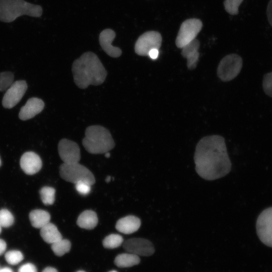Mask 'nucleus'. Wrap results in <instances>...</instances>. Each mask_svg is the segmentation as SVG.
Segmentation results:
<instances>
[{
  "mask_svg": "<svg viewBox=\"0 0 272 272\" xmlns=\"http://www.w3.org/2000/svg\"><path fill=\"white\" fill-rule=\"evenodd\" d=\"M77 272H85V271H84L83 270H79V271H78Z\"/></svg>",
  "mask_w": 272,
  "mask_h": 272,
  "instance_id": "nucleus-39",
  "label": "nucleus"
},
{
  "mask_svg": "<svg viewBox=\"0 0 272 272\" xmlns=\"http://www.w3.org/2000/svg\"><path fill=\"white\" fill-rule=\"evenodd\" d=\"M1 165V159H0V166Z\"/></svg>",
  "mask_w": 272,
  "mask_h": 272,
  "instance_id": "nucleus-42",
  "label": "nucleus"
},
{
  "mask_svg": "<svg viewBox=\"0 0 272 272\" xmlns=\"http://www.w3.org/2000/svg\"><path fill=\"white\" fill-rule=\"evenodd\" d=\"M55 190L54 188L44 186L40 190L41 199L45 205H51L55 200Z\"/></svg>",
  "mask_w": 272,
  "mask_h": 272,
  "instance_id": "nucleus-24",
  "label": "nucleus"
},
{
  "mask_svg": "<svg viewBox=\"0 0 272 272\" xmlns=\"http://www.w3.org/2000/svg\"><path fill=\"white\" fill-rule=\"evenodd\" d=\"M72 70L76 85L81 89L87 88L91 85L102 84L107 75L98 57L90 51L83 53L76 59Z\"/></svg>",
  "mask_w": 272,
  "mask_h": 272,
  "instance_id": "nucleus-2",
  "label": "nucleus"
},
{
  "mask_svg": "<svg viewBox=\"0 0 272 272\" xmlns=\"http://www.w3.org/2000/svg\"><path fill=\"white\" fill-rule=\"evenodd\" d=\"M109 272H117V271H115V270H111V271H109Z\"/></svg>",
  "mask_w": 272,
  "mask_h": 272,
  "instance_id": "nucleus-40",
  "label": "nucleus"
},
{
  "mask_svg": "<svg viewBox=\"0 0 272 272\" xmlns=\"http://www.w3.org/2000/svg\"><path fill=\"white\" fill-rule=\"evenodd\" d=\"M44 103L38 98L28 99L24 106L20 109L19 117L22 120H26L34 117L43 109Z\"/></svg>",
  "mask_w": 272,
  "mask_h": 272,
  "instance_id": "nucleus-15",
  "label": "nucleus"
},
{
  "mask_svg": "<svg viewBox=\"0 0 272 272\" xmlns=\"http://www.w3.org/2000/svg\"><path fill=\"white\" fill-rule=\"evenodd\" d=\"M13 74L10 72L0 73V91L7 90L14 82Z\"/></svg>",
  "mask_w": 272,
  "mask_h": 272,
  "instance_id": "nucleus-26",
  "label": "nucleus"
},
{
  "mask_svg": "<svg viewBox=\"0 0 272 272\" xmlns=\"http://www.w3.org/2000/svg\"><path fill=\"white\" fill-rule=\"evenodd\" d=\"M199 45V41L194 39L181 48V54L187 59V65L189 69H194L197 65L199 56L198 51Z\"/></svg>",
  "mask_w": 272,
  "mask_h": 272,
  "instance_id": "nucleus-16",
  "label": "nucleus"
},
{
  "mask_svg": "<svg viewBox=\"0 0 272 272\" xmlns=\"http://www.w3.org/2000/svg\"><path fill=\"white\" fill-rule=\"evenodd\" d=\"M42 8L24 0H0V21L10 23L24 15L40 17Z\"/></svg>",
  "mask_w": 272,
  "mask_h": 272,
  "instance_id": "nucleus-4",
  "label": "nucleus"
},
{
  "mask_svg": "<svg viewBox=\"0 0 272 272\" xmlns=\"http://www.w3.org/2000/svg\"><path fill=\"white\" fill-rule=\"evenodd\" d=\"M1 227H1V225H0V233H1V231H2V228H1Z\"/></svg>",
  "mask_w": 272,
  "mask_h": 272,
  "instance_id": "nucleus-41",
  "label": "nucleus"
},
{
  "mask_svg": "<svg viewBox=\"0 0 272 272\" xmlns=\"http://www.w3.org/2000/svg\"><path fill=\"white\" fill-rule=\"evenodd\" d=\"M14 222V216L7 209L0 210V225L1 227H9L13 224Z\"/></svg>",
  "mask_w": 272,
  "mask_h": 272,
  "instance_id": "nucleus-27",
  "label": "nucleus"
},
{
  "mask_svg": "<svg viewBox=\"0 0 272 272\" xmlns=\"http://www.w3.org/2000/svg\"><path fill=\"white\" fill-rule=\"evenodd\" d=\"M29 219L33 227L40 229L49 223L50 215L46 211L34 210L30 213Z\"/></svg>",
  "mask_w": 272,
  "mask_h": 272,
  "instance_id": "nucleus-20",
  "label": "nucleus"
},
{
  "mask_svg": "<svg viewBox=\"0 0 272 272\" xmlns=\"http://www.w3.org/2000/svg\"><path fill=\"white\" fill-rule=\"evenodd\" d=\"M91 185L89 183L81 181L75 184V188L77 191L82 195H87L91 191Z\"/></svg>",
  "mask_w": 272,
  "mask_h": 272,
  "instance_id": "nucleus-30",
  "label": "nucleus"
},
{
  "mask_svg": "<svg viewBox=\"0 0 272 272\" xmlns=\"http://www.w3.org/2000/svg\"><path fill=\"white\" fill-rule=\"evenodd\" d=\"M105 156L106 157V158H109L110 156V153H109V152H107L106 153H105Z\"/></svg>",
  "mask_w": 272,
  "mask_h": 272,
  "instance_id": "nucleus-37",
  "label": "nucleus"
},
{
  "mask_svg": "<svg viewBox=\"0 0 272 272\" xmlns=\"http://www.w3.org/2000/svg\"><path fill=\"white\" fill-rule=\"evenodd\" d=\"M115 35L114 31L110 29L104 30L99 35V42L101 47L108 55L114 58L118 57L122 53L119 47L112 45Z\"/></svg>",
  "mask_w": 272,
  "mask_h": 272,
  "instance_id": "nucleus-14",
  "label": "nucleus"
},
{
  "mask_svg": "<svg viewBox=\"0 0 272 272\" xmlns=\"http://www.w3.org/2000/svg\"><path fill=\"white\" fill-rule=\"evenodd\" d=\"M123 247L128 252L138 256H149L155 252L152 243L142 238H133L127 240L124 242Z\"/></svg>",
  "mask_w": 272,
  "mask_h": 272,
  "instance_id": "nucleus-12",
  "label": "nucleus"
},
{
  "mask_svg": "<svg viewBox=\"0 0 272 272\" xmlns=\"http://www.w3.org/2000/svg\"><path fill=\"white\" fill-rule=\"evenodd\" d=\"M98 221V217L95 212L86 210L79 215L77 224L81 228L91 230L97 226Z\"/></svg>",
  "mask_w": 272,
  "mask_h": 272,
  "instance_id": "nucleus-18",
  "label": "nucleus"
},
{
  "mask_svg": "<svg viewBox=\"0 0 272 272\" xmlns=\"http://www.w3.org/2000/svg\"><path fill=\"white\" fill-rule=\"evenodd\" d=\"M58 151L59 157L64 163H76L80 160V148L74 141L66 139L61 140L58 144Z\"/></svg>",
  "mask_w": 272,
  "mask_h": 272,
  "instance_id": "nucleus-11",
  "label": "nucleus"
},
{
  "mask_svg": "<svg viewBox=\"0 0 272 272\" xmlns=\"http://www.w3.org/2000/svg\"><path fill=\"white\" fill-rule=\"evenodd\" d=\"M159 55V49H151L149 53L148 56L153 59H156Z\"/></svg>",
  "mask_w": 272,
  "mask_h": 272,
  "instance_id": "nucleus-33",
  "label": "nucleus"
},
{
  "mask_svg": "<svg viewBox=\"0 0 272 272\" xmlns=\"http://www.w3.org/2000/svg\"><path fill=\"white\" fill-rule=\"evenodd\" d=\"M140 259L138 255L130 253L118 255L114 259L115 264L119 267H129L138 264Z\"/></svg>",
  "mask_w": 272,
  "mask_h": 272,
  "instance_id": "nucleus-21",
  "label": "nucleus"
},
{
  "mask_svg": "<svg viewBox=\"0 0 272 272\" xmlns=\"http://www.w3.org/2000/svg\"><path fill=\"white\" fill-rule=\"evenodd\" d=\"M6 261L11 265H16L20 263L24 259L23 253L19 250H12L5 253Z\"/></svg>",
  "mask_w": 272,
  "mask_h": 272,
  "instance_id": "nucleus-25",
  "label": "nucleus"
},
{
  "mask_svg": "<svg viewBox=\"0 0 272 272\" xmlns=\"http://www.w3.org/2000/svg\"><path fill=\"white\" fill-rule=\"evenodd\" d=\"M194 161L196 173L207 180L222 178L231 169L225 139L219 135H209L200 140L195 148Z\"/></svg>",
  "mask_w": 272,
  "mask_h": 272,
  "instance_id": "nucleus-1",
  "label": "nucleus"
},
{
  "mask_svg": "<svg viewBox=\"0 0 272 272\" xmlns=\"http://www.w3.org/2000/svg\"><path fill=\"white\" fill-rule=\"evenodd\" d=\"M262 88L266 95L272 98V72L265 74L263 78Z\"/></svg>",
  "mask_w": 272,
  "mask_h": 272,
  "instance_id": "nucleus-29",
  "label": "nucleus"
},
{
  "mask_svg": "<svg viewBox=\"0 0 272 272\" xmlns=\"http://www.w3.org/2000/svg\"><path fill=\"white\" fill-rule=\"evenodd\" d=\"M20 166L27 174L33 175L41 169L42 165L40 157L33 152L25 153L20 159Z\"/></svg>",
  "mask_w": 272,
  "mask_h": 272,
  "instance_id": "nucleus-13",
  "label": "nucleus"
},
{
  "mask_svg": "<svg viewBox=\"0 0 272 272\" xmlns=\"http://www.w3.org/2000/svg\"><path fill=\"white\" fill-rule=\"evenodd\" d=\"M202 27L201 21L196 18L187 19L181 25L175 43L179 48H182L194 39Z\"/></svg>",
  "mask_w": 272,
  "mask_h": 272,
  "instance_id": "nucleus-7",
  "label": "nucleus"
},
{
  "mask_svg": "<svg viewBox=\"0 0 272 272\" xmlns=\"http://www.w3.org/2000/svg\"><path fill=\"white\" fill-rule=\"evenodd\" d=\"M7 248V244L6 242L0 239V255H2L6 251Z\"/></svg>",
  "mask_w": 272,
  "mask_h": 272,
  "instance_id": "nucleus-34",
  "label": "nucleus"
},
{
  "mask_svg": "<svg viewBox=\"0 0 272 272\" xmlns=\"http://www.w3.org/2000/svg\"><path fill=\"white\" fill-rule=\"evenodd\" d=\"M111 180V177L110 176H107L105 179V181L107 182H109Z\"/></svg>",
  "mask_w": 272,
  "mask_h": 272,
  "instance_id": "nucleus-38",
  "label": "nucleus"
},
{
  "mask_svg": "<svg viewBox=\"0 0 272 272\" xmlns=\"http://www.w3.org/2000/svg\"><path fill=\"white\" fill-rule=\"evenodd\" d=\"M18 272H37V269L34 264L27 262L19 267Z\"/></svg>",
  "mask_w": 272,
  "mask_h": 272,
  "instance_id": "nucleus-31",
  "label": "nucleus"
},
{
  "mask_svg": "<svg viewBox=\"0 0 272 272\" xmlns=\"http://www.w3.org/2000/svg\"><path fill=\"white\" fill-rule=\"evenodd\" d=\"M243 0H225L224 6L225 10L230 14L235 15L238 14V8Z\"/></svg>",
  "mask_w": 272,
  "mask_h": 272,
  "instance_id": "nucleus-28",
  "label": "nucleus"
},
{
  "mask_svg": "<svg viewBox=\"0 0 272 272\" xmlns=\"http://www.w3.org/2000/svg\"><path fill=\"white\" fill-rule=\"evenodd\" d=\"M123 241L122 237L118 234H112L106 236L103 240V245L106 248H115L121 245Z\"/></svg>",
  "mask_w": 272,
  "mask_h": 272,
  "instance_id": "nucleus-23",
  "label": "nucleus"
},
{
  "mask_svg": "<svg viewBox=\"0 0 272 272\" xmlns=\"http://www.w3.org/2000/svg\"><path fill=\"white\" fill-rule=\"evenodd\" d=\"M27 89L25 81L14 82L7 90L2 100L4 107L10 109L14 107L21 100Z\"/></svg>",
  "mask_w": 272,
  "mask_h": 272,
  "instance_id": "nucleus-10",
  "label": "nucleus"
},
{
  "mask_svg": "<svg viewBox=\"0 0 272 272\" xmlns=\"http://www.w3.org/2000/svg\"><path fill=\"white\" fill-rule=\"evenodd\" d=\"M256 228L260 241L272 247V207L264 210L260 214L256 221Z\"/></svg>",
  "mask_w": 272,
  "mask_h": 272,
  "instance_id": "nucleus-8",
  "label": "nucleus"
},
{
  "mask_svg": "<svg viewBox=\"0 0 272 272\" xmlns=\"http://www.w3.org/2000/svg\"><path fill=\"white\" fill-rule=\"evenodd\" d=\"M40 235L45 242L49 244H52L62 238L56 226L51 223H48L40 228Z\"/></svg>",
  "mask_w": 272,
  "mask_h": 272,
  "instance_id": "nucleus-19",
  "label": "nucleus"
},
{
  "mask_svg": "<svg viewBox=\"0 0 272 272\" xmlns=\"http://www.w3.org/2000/svg\"><path fill=\"white\" fill-rule=\"evenodd\" d=\"M162 43L161 34L154 31L146 32L137 39L134 46L135 53L141 56H148L149 51L153 49L160 48Z\"/></svg>",
  "mask_w": 272,
  "mask_h": 272,
  "instance_id": "nucleus-9",
  "label": "nucleus"
},
{
  "mask_svg": "<svg viewBox=\"0 0 272 272\" xmlns=\"http://www.w3.org/2000/svg\"><path fill=\"white\" fill-rule=\"evenodd\" d=\"M242 59L237 54H230L225 56L220 62L217 75L223 81L227 82L235 78L242 67Z\"/></svg>",
  "mask_w": 272,
  "mask_h": 272,
  "instance_id": "nucleus-6",
  "label": "nucleus"
},
{
  "mask_svg": "<svg viewBox=\"0 0 272 272\" xmlns=\"http://www.w3.org/2000/svg\"><path fill=\"white\" fill-rule=\"evenodd\" d=\"M42 272H58L57 269L52 267H47Z\"/></svg>",
  "mask_w": 272,
  "mask_h": 272,
  "instance_id": "nucleus-35",
  "label": "nucleus"
},
{
  "mask_svg": "<svg viewBox=\"0 0 272 272\" xmlns=\"http://www.w3.org/2000/svg\"><path fill=\"white\" fill-rule=\"evenodd\" d=\"M141 225L140 219L136 216L129 215L118 220L116 224V230L125 234H130L138 230Z\"/></svg>",
  "mask_w": 272,
  "mask_h": 272,
  "instance_id": "nucleus-17",
  "label": "nucleus"
},
{
  "mask_svg": "<svg viewBox=\"0 0 272 272\" xmlns=\"http://www.w3.org/2000/svg\"><path fill=\"white\" fill-rule=\"evenodd\" d=\"M266 15L268 21L272 27V0H269L266 9Z\"/></svg>",
  "mask_w": 272,
  "mask_h": 272,
  "instance_id": "nucleus-32",
  "label": "nucleus"
},
{
  "mask_svg": "<svg viewBox=\"0 0 272 272\" xmlns=\"http://www.w3.org/2000/svg\"><path fill=\"white\" fill-rule=\"evenodd\" d=\"M71 243L67 239L62 238L52 244L51 249L54 254L58 256H61L70 251Z\"/></svg>",
  "mask_w": 272,
  "mask_h": 272,
  "instance_id": "nucleus-22",
  "label": "nucleus"
},
{
  "mask_svg": "<svg viewBox=\"0 0 272 272\" xmlns=\"http://www.w3.org/2000/svg\"><path fill=\"white\" fill-rule=\"evenodd\" d=\"M0 272H13V271L10 267H5L0 269Z\"/></svg>",
  "mask_w": 272,
  "mask_h": 272,
  "instance_id": "nucleus-36",
  "label": "nucleus"
},
{
  "mask_svg": "<svg viewBox=\"0 0 272 272\" xmlns=\"http://www.w3.org/2000/svg\"><path fill=\"white\" fill-rule=\"evenodd\" d=\"M82 144L87 152L93 154H105L114 148L115 143L109 131L103 126H88Z\"/></svg>",
  "mask_w": 272,
  "mask_h": 272,
  "instance_id": "nucleus-3",
  "label": "nucleus"
},
{
  "mask_svg": "<svg viewBox=\"0 0 272 272\" xmlns=\"http://www.w3.org/2000/svg\"><path fill=\"white\" fill-rule=\"evenodd\" d=\"M59 174L63 179L74 184L83 181L93 185L95 182L93 173L87 168L79 163H63L60 166Z\"/></svg>",
  "mask_w": 272,
  "mask_h": 272,
  "instance_id": "nucleus-5",
  "label": "nucleus"
}]
</instances>
